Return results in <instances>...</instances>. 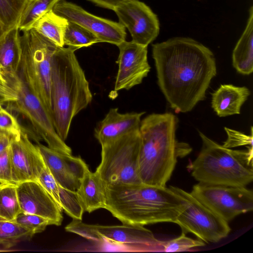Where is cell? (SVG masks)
I'll return each mask as SVG.
<instances>
[{
    "mask_svg": "<svg viewBox=\"0 0 253 253\" xmlns=\"http://www.w3.org/2000/svg\"><path fill=\"white\" fill-rule=\"evenodd\" d=\"M157 83L176 113L191 111L206 98L217 73L213 52L189 38L175 37L152 44Z\"/></svg>",
    "mask_w": 253,
    "mask_h": 253,
    "instance_id": "1",
    "label": "cell"
},
{
    "mask_svg": "<svg viewBox=\"0 0 253 253\" xmlns=\"http://www.w3.org/2000/svg\"><path fill=\"white\" fill-rule=\"evenodd\" d=\"M105 208L122 224L174 223L184 208L181 197L169 187L144 184L105 185Z\"/></svg>",
    "mask_w": 253,
    "mask_h": 253,
    "instance_id": "2",
    "label": "cell"
},
{
    "mask_svg": "<svg viewBox=\"0 0 253 253\" xmlns=\"http://www.w3.org/2000/svg\"><path fill=\"white\" fill-rule=\"evenodd\" d=\"M178 122L171 113H152L141 121L138 171L143 183L166 186L177 158L192 151L188 144L176 138Z\"/></svg>",
    "mask_w": 253,
    "mask_h": 253,
    "instance_id": "3",
    "label": "cell"
},
{
    "mask_svg": "<svg viewBox=\"0 0 253 253\" xmlns=\"http://www.w3.org/2000/svg\"><path fill=\"white\" fill-rule=\"evenodd\" d=\"M75 51L69 47L58 46L52 62V117L56 131L64 141L73 119L92 99L89 83Z\"/></svg>",
    "mask_w": 253,
    "mask_h": 253,
    "instance_id": "4",
    "label": "cell"
},
{
    "mask_svg": "<svg viewBox=\"0 0 253 253\" xmlns=\"http://www.w3.org/2000/svg\"><path fill=\"white\" fill-rule=\"evenodd\" d=\"M202 145L196 159L187 166L199 182L246 186L253 180V147L233 150L199 131Z\"/></svg>",
    "mask_w": 253,
    "mask_h": 253,
    "instance_id": "5",
    "label": "cell"
},
{
    "mask_svg": "<svg viewBox=\"0 0 253 253\" xmlns=\"http://www.w3.org/2000/svg\"><path fill=\"white\" fill-rule=\"evenodd\" d=\"M21 46L18 73L52 116V62L58 46L33 29L21 32Z\"/></svg>",
    "mask_w": 253,
    "mask_h": 253,
    "instance_id": "6",
    "label": "cell"
},
{
    "mask_svg": "<svg viewBox=\"0 0 253 253\" xmlns=\"http://www.w3.org/2000/svg\"><path fill=\"white\" fill-rule=\"evenodd\" d=\"M65 229L96 244L111 245L125 252L163 253V241L142 225L89 224L73 219Z\"/></svg>",
    "mask_w": 253,
    "mask_h": 253,
    "instance_id": "7",
    "label": "cell"
},
{
    "mask_svg": "<svg viewBox=\"0 0 253 253\" xmlns=\"http://www.w3.org/2000/svg\"><path fill=\"white\" fill-rule=\"evenodd\" d=\"M141 143L138 128L101 145V160L95 172L105 185L142 183L138 171Z\"/></svg>",
    "mask_w": 253,
    "mask_h": 253,
    "instance_id": "8",
    "label": "cell"
},
{
    "mask_svg": "<svg viewBox=\"0 0 253 253\" xmlns=\"http://www.w3.org/2000/svg\"><path fill=\"white\" fill-rule=\"evenodd\" d=\"M17 99L6 105L10 112L23 116L32 125L36 143L44 141L47 146L58 152L72 154V149L57 133L51 114L41 100L33 94L18 72H3Z\"/></svg>",
    "mask_w": 253,
    "mask_h": 253,
    "instance_id": "9",
    "label": "cell"
},
{
    "mask_svg": "<svg viewBox=\"0 0 253 253\" xmlns=\"http://www.w3.org/2000/svg\"><path fill=\"white\" fill-rule=\"evenodd\" d=\"M183 199L184 208L174 223L182 232H190L205 243H216L226 237L230 232L226 222L196 199L191 193L179 187L170 186Z\"/></svg>",
    "mask_w": 253,
    "mask_h": 253,
    "instance_id": "10",
    "label": "cell"
},
{
    "mask_svg": "<svg viewBox=\"0 0 253 253\" xmlns=\"http://www.w3.org/2000/svg\"><path fill=\"white\" fill-rule=\"evenodd\" d=\"M190 193L227 222L253 210V192L246 186L199 182L193 186Z\"/></svg>",
    "mask_w": 253,
    "mask_h": 253,
    "instance_id": "11",
    "label": "cell"
},
{
    "mask_svg": "<svg viewBox=\"0 0 253 253\" xmlns=\"http://www.w3.org/2000/svg\"><path fill=\"white\" fill-rule=\"evenodd\" d=\"M53 11L90 31L98 38L99 42H108L118 46L126 41V28L119 22L93 15L75 3L61 0L55 5Z\"/></svg>",
    "mask_w": 253,
    "mask_h": 253,
    "instance_id": "12",
    "label": "cell"
},
{
    "mask_svg": "<svg viewBox=\"0 0 253 253\" xmlns=\"http://www.w3.org/2000/svg\"><path fill=\"white\" fill-rule=\"evenodd\" d=\"M114 11L119 22L129 31L132 41L148 46L158 36L160 24L157 16L144 2L127 0Z\"/></svg>",
    "mask_w": 253,
    "mask_h": 253,
    "instance_id": "13",
    "label": "cell"
},
{
    "mask_svg": "<svg viewBox=\"0 0 253 253\" xmlns=\"http://www.w3.org/2000/svg\"><path fill=\"white\" fill-rule=\"evenodd\" d=\"M119 54L116 63L119 68L114 91L129 90L140 84L150 72L147 58V46L133 41H124L117 46Z\"/></svg>",
    "mask_w": 253,
    "mask_h": 253,
    "instance_id": "14",
    "label": "cell"
},
{
    "mask_svg": "<svg viewBox=\"0 0 253 253\" xmlns=\"http://www.w3.org/2000/svg\"><path fill=\"white\" fill-rule=\"evenodd\" d=\"M22 128L20 135L14 137L9 146L13 180L18 183L37 181L45 163L37 145L34 144Z\"/></svg>",
    "mask_w": 253,
    "mask_h": 253,
    "instance_id": "15",
    "label": "cell"
},
{
    "mask_svg": "<svg viewBox=\"0 0 253 253\" xmlns=\"http://www.w3.org/2000/svg\"><path fill=\"white\" fill-rule=\"evenodd\" d=\"M43 159L60 186L76 191L88 167L80 157L53 150L41 143L37 144Z\"/></svg>",
    "mask_w": 253,
    "mask_h": 253,
    "instance_id": "16",
    "label": "cell"
},
{
    "mask_svg": "<svg viewBox=\"0 0 253 253\" xmlns=\"http://www.w3.org/2000/svg\"><path fill=\"white\" fill-rule=\"evenodd\" d=\"M16 190L21 211L44 217L50 225L62 224V211L37 181L18 183Z\"/></svg>",
    "mask_w": 253,
    "mask_h": 253,
    "instance_id": "17",
    "label": "cell"
},
{
    "mask_svg": "<svg viewBox=\"0 0 253 253\" xmlns=\"http://www.w3.org/2000/svg\"><path fill=\"white\" fill-rule=\"evenodd\" d=\"M144 112L121 113L117 108H111L94 129V136L101 145L130 131L139 128Z\"/></svg>",
    "mask_w": 253,
    "mask_h": 253,
    "instance_id": "18",
    "label": "cell"
},
{
    "mask_svg": "<svg viewBox=\"0 0 253 253\" xmlns=\"http://www.w3.org/2000/svg\"><path fill=\"white\" fill-rule=\"evenodd\" d=\"M250 94L246 86L221 84L212 93L211 107L219 117L239 114L243 104Z\"/></svg>",
    "mask_w": 253,
    "mask_h": 253,
    "instance_id": "19",
    "label": "cell"
},
{
    "mask_svg": "<svg viewBox=\"0 0 253 253\" xmlns=\"http://www.w3.org/2000/svg\"><path fill=\"white\" fill-rule=\"evenodd\" d=\"M76 193L84 211L90 213L105 208V184L97 173L91 171L88 167L84 172Z\"/></svg>",
    "mask_w": 253,
    "mask_h": 253,
    "instance_id": "20",
    "label": "cell"
},
{
    "mask_svg": "<svg viewBox=\"0 0 253 253\" xmlns=\"http://www.w3.org/2000/svg\"><path fill=\"white\" fill-rule=\"evenodd\" d=\"M232 65L240 74L249 75L253 71V6L249 10L246 27L232 53Z\"/></svg>",
    "mask_w": 253,
    "mask_h": 253,
    "instance_id": "21",
    "label": "cell"
},
{
    "mask_svg": "<svg viewBox=\"0 0 253 253\" xmlns=\"http://www.w3.org/2000/svg\"><path fill=\"white\" fill-rule=\"evenodd\" d=\"M21 53V31L16 25L0 34V70L18 72Z\"/></svg>",
    "mask_w": 253,
    "mask_h": 253,
    "instance_id": "22",
    "label": "cell"
},
{
    "mask_svg": "<svg viewBox=\"0 0 253 253\" xmlns=\"http://www.w3.org/2000/svg\"><path fill=\"white\" fill-rule=\"evenodd\" d=\"M68 22L66 19L52 10L40 18L32 29L56 45L63 47V37Z\"/></svg>",
    "mask_w": 253,
    "mask_h": 253,
    "instance_id": "23",
    "label": "cell"
},
{
    "mask_svg": "<svg viewBox=\"0 0 253 253\" xmlns=\"http://www.w3.org/2000/svg\"><path fill=\"white\" fill-rule=\"evenodd\" d=\"M61 0H25L16 26L21 32L32 29L40 18L53 10Z\"/></svg>",
    "mask_w": 253,
    "mask_h": 253,
    "instance_id": "24",
    "label": "cell"
},
{
    "mask_svg": "<svg viewBox=\"0 0 253 253\" xmlns=\"http://www.w3.org/2000/svg\"><path fill=\"white\" fill-rule=\"evenodd\" d=\"M64 37V45L75 51L99 42L98 38L90 31L75 22L68 21Z\"/></svg>",
    "mask_w": 253,
    "mask_h": 253,
    "instance_id": "25",
    "label": "cell"
},
{
    "mask_svg": "<svg viewBox=\"0 0 253 253\" xmlns=\"http://www.w3.org/2000/svg\"><path fill=\"white\" fill-rule=\"evenodd\" d=\"M20 211L16 185L0 184V220L13 221Z\"/></svg>",
    "mask_w": 253,
    "mask_h": 253,
    "instance_id": "26",
    "label": "cell"
},
{
    "mask_svg": "<svg viewBox=\"0 0 253 253\" xmlns=\"http://www.w3.org/2000/svg\"><path fill=\"white\" fill-rule=\"evenodd\" d=\"M34 235L14 221L0 220V245L10 248L18 243L30 240Z\"/></svg>",
    "mask_w": 253,
    "mask_h": 253,
    "instance_id": "27",
    "label": "cell"
},
{
    "mask_svg": "<svg viewBox=\"0 0 253 253\" xmlns=\"http://www.w3.org/2000/svg\"><path fill=\"white\" fill-rule=\"evenodd\" d=\"M25 0H0V34L16 25Z\"/></svg>",
    "mask_w": 253,
    "mask_h": 253,
    "instance_id": "28",
    "label": "cell"
},
{
    "mask_svg": "<svg viewBox=\"0 0 253 253\" xmlns=\"http://www.w3.org/2000/svg\"><path fill=\"white\" fill-rule=\"evenodd\" d=\"M59 199L60 207L67 214L74 219L82 220L84 210L76 191L60 186Z\"/></svg>",
    "mask_w": 253,
    "mask_h": 253,
    "instance_id": "29",
    "label": "cell"
},
{
    "mask_svg": "<svg viewBox=\"0 0 253 253\" xmlns=\"http://www.w3.org/2000/svg\"><path fill=\"white\" fill-rule=\"evenodd\" d=\"M26 229L34 235L43 231L48 225L49 220L42 216L20 211L13 221Z\"/></svg>",
    "mask_w": 253,
    "mask_h": 253,
    "instance_id": "30",
    "label": "cell"
},
{
    "mask_svg": "<svg viewBox=\"0 0 253 253\" xmlns=\"http://www.w3.org/2000/svg\"><path fill=\"white\" fill-rule=\"evenodd\" d=\"M205 245V242L201 240L188 237L185 233L182 232L181 234L177 238L163 241V253L187 251L191 249Z\"/></svg>",
    "mask_w": 253,
    "mask_h": 253,
    "instance_id": "31",
    "label": "cell"
},
{
    "mask_svg": "<svg viewBox=\"0 0 253 253\" xmlns=\"http://www.w3.org/2000/svg\"><path fill=\"white\" fill-rule=\"evenodd\" d=\"M37 181L50 195L62 210L59 199L60 185L56 181L46 164L41 170Z\"/></svg>",
    "mask_w": 253,
    "mask_h": 253,
    "instance_id": "32",
    "label": "cell"
},
{
    "mask_svg": "<svg viewBox=\"0 0 253 253\" xmlns=\"http://www.w3.org/2000/svg\"><path fill=\"white\" fill-rule=\"evenodd\" d=\"M0 130L13 138L20 135L22 130L17 118L3 107H0Z\"/></svg>",
    "mask_w": 253,
    "mask_h": 253,
    "instance_id": "33",
    "label": "cell"
},
{
    "mask_svg": "<svg viewBox=\"0 0 253 253\" xmlns=\"http://www.w3.org/2000/svg\"><path fill=\"white\" fill-rule=\"evenodd\" d=\"M227 134V139L224 142L223 147L231 148L240 146L249 145L253 147V127H251V134L247 135L240 131L224 127Z\"/></svg>",
    "mask_w": 253,
    "mask_h": 253,
    "instance_id": "34",
    "label": "cell"
},
{
    "mask_svg": "<svg viewBox=\"0 0 253 253\" xmlns=\"http://www.w3.org/2000/svg\"><path fill=\"white\" fill-rule=\"evenodd\" d=\"M9 148L0 153V184L16 185L12 176Z\"/></svg>",
    "mask_w": 253,
    "mask_h": 253,
    "instance_id": "35",
    "label": "cell"
},
{
    "mask_svg": "<svg viewBox=\"0 0 253 253\" xmlns=\"http://www.w3.org/2000/svg\"><path fill=\"white\" fill-rule=\"evenodd\" d=\"M97 5L114 10L115 9L127 0H88Z\"/></svg>",
    "mask_w": 253,
    "mask_h": 253,
    "instance_id": "36",
    "label": "cell"
},
{
    "mask_svg": "<svg viewBox=\"0 0 253 253\" xmlns=\"http://www.w3.org/2000/svg\"><path fill=\"white\" fill-rule=\"evenodd\" d=\"M13 138L8 134L0 130V153L9 147Z\"/></svg>",
    "mask_w": 253,
    "mask_h": 253,
    "instance_id": "37",
    "label": "cell"
},
{
    "mask_svg": "<svg viewBox=\"0 0 253 253\" xmlns=\"http://www.w3.org/2000/svg\"><path fill=\"white\" fill-rule=\"evenodd\" d=\"M8 250H0V252H7Z\"/></svg>",
    "mask_w": 253,
    "mask_h": 253,
    "instance_id": "38",
    "label": "cell"
}]
</instances>
